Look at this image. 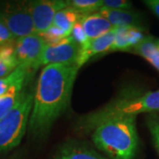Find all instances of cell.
<instances>
[{
	"mask_svg": "<svg viewBox=\"0 0 159 159\" xmlns=\"http://www.w3.org/2000/svg\"><path fill=\"white\" fill-rule=\"evenodd\" d=\"M77 63L44 66L37 80L29 130L34 139H43L66 110L79 71Z\"/></svg>",
	"mask_w": 159,
	"mask_h": 159,
	"instance_id": "6da1fadb",
	"label": "cell"
},
{
	"mask_svg": "<svg viewBox=\"0 0 159 159\" xmlns=\"http://www.w3.org/2000/svg\"><path fill=\"white\" fill-rule=\"evenodd\" d=\"M156 111H159V90L147 93L128 90L105 107L81 118L78 127L81 132L89 133L110 119L136 117L137 114Z\"/></svg>",
	"mask_w": 159,
	"mask_h": 159,
	"instance_id": "7a4b0ae2",
	"label": "cell"
},
{
	"mask_svg": "<svg viewBox=\"0 0 159 159\" xmlns=\"http://www.w3.org/2000/svg\"><path fill=\"white\" fill-rule=\"evenodd\" d=\"M136 117L110 119L94 130L97 148L111 159H134L138 148Z\"/></svg>",
	"mask_w": 159,
	"mask_h": 159,
	"instance_id": "3957f363",
	"label": "cell"
},
{
	"mask_svg": "<svg viewBox=\"0 0 159 159\" xmlns=\"http://www.w3.org/2000/svg\"><path fill=\"white\" fill-rule=\"evenodd\" d=\"M34 93L23 89L17 103L0 120V154L8 152L22 141L29 125Z\"/></svg>",
	"mask_w": 159,
	"mask_h": 159,
	"instance_id": "277c9868",
	"label": "cell"
},
{
	"mask_svg": "<svg viewBox=\"0 0 159 159\" xmlns=\"http://www.w3.org/2000/svg\"><path fill=\"white\" fill-rule=\"evenodd\" d=\"M0 16L15 38L36 34L29 3L9 4L0 11Z\"/></svg>",
	"mask_w": 159,
	"mask_h": 159,
	"instance_id": "5b68a950",
	"label": "cell"
},
{
	"mask_svg": "<svg viewBox=\"0 0 159 159\" xmlns=\"http://www.w3.org/2000/svg\"><path fill=\"white\" fill-rule=\"evenodd\" d=\"M80 52V45L70 35L54 43H47L43 51L36 67L53 64L77 62Z\"/></svg>",
	"mask_w": 159,
	"mask_h": 159,
	"instance_id": "8992f818",
	"label": "cell"
},
{
	"mask_svg": "<svg viewBox=\"0 0 159 159\" xmlns=\"http://www.w3.org/2000/svg\"><path fill=\"white\" fill-rule=\"evenodd\" d=\"M68 6L67 1L36 0L29 2V11L33 18L36 34H41L53 25L57 11Z\"/></svg>",
	"mask_w": 159,
	"mask_h": 159,
	"instance_id": "52a82bcc",
	"label": "cell"
},
{
	"mask_svg": "<svg viewBox=\"0 0 159 159\" xmlns=\"http://www.w3.org/2000/svg\"><path fill=\"white\" fill-rule=\"evenodd\" d=\"M46 45L47 43L38 34L17 38L15 41V53L19 66L29 70L37 68V62Z\"/></svg>",
	"mask_w": 159,
	"mask_h": 159,
	"instance_id": "ba28073f",
	"label": "cell"
},
{
	"mask_svg": "<svg viewBox=\"0 0 159 159\" xmlns=\"http://www.w3.org/2000/svg\"><path fill=\"white\" fill-rule=\"evenodd\" d=\"M116 36V28L97 39L88 40L82 46H80V52L77 59V66L80 68L89 58L102 52L110 51L113 44Z\"/></svg>",
	"mask_w": 159,
	"mask_h": 159,
	"instance_id": "9c48e42d",
	"label": "cell"
},
{
	"mask_svg": "<svg viewBox=\"0 0 159 159\" xmlns=\"http://www.w3.org/2000/svg\"><path fill=\"white\" fill-rule=\"evenodd\" d=\"M88 40L97 39L108 34L115 28L100 12L84 15L80 20Z\"/></svg>",
	"mask_w": 159,
	"mask_h": 159,
	"instance_id": "30bf717a",
	"label": "cell"
},
{
	"mask_svg": "<svg viewBox=\"0 0 159 159\" xmlns=\"http://www.w3.org/2000/svg\"><path fill=\"white\" fill-rule=\"evenodd\" d=\"M145 38L142 29L136 27L116 28V36L110 51H128Z\"/></svg>",
	"mask_w": 159,
	"mask_h": 159,
	"instance_id": "8fae6325",
	"label": "cell"
},
{
	"mask_svg": "<svg viewBox=\"0 0 159 159\" xmlns=\"http://www.w3.org/2000/svg\"><path fill=\"white\" fill-rule=\"evenodd\" d=\"M98 12L106 18L114 28H139L141 24V17L139 14L131 10H111L101 8Z\"/></svg>",
	"mask_w": 159,
	"mask_h": 159,
	"instance_id": "7c38bea8",
	"label": "cell"
},
{
	"mask_svg": "<svg viewBox=\"0 0 159 159\" xmlns=\"http://www.w3.org/2000/svg\"><path fill=\"white\" fill-rule=\"evenodd\" d=\"M53 159H105L92 148L79 143L65 144L58 149Z\"/></svg>",
	"mask_w": 159,
	"mask_h": 159,
	"instance_id": "4fadbf2b",
	"label": "cell"
},
{
	"mask_svg": "<svg viewBox=\"0 0 159 159\" xmlns=\"http://www.w3.org/2000/svg\"><path fill=\"white\" fill-rule=\"evenodd\" d=\"M15 43H9L0 46V78L11 74L19 66Z\"/></svg>",
	"mask_w": 159,
	"mask_h": 159,
	"instance_id": "5bb4252c",
	"label": "cell"
},
{
	"mask_svg": "<svg viewBox=\"0 0 159 159\" xmlns=\"http://www.w3.org/2000/svg\"><path fill=\"white\" fill-rule=\"evenodd\" d=\"M134 50L136 54L147 59L159 71V46L157 44L156 40L145 36V38L137 44Z\"/></svg>",
	"mask_w": 159,
	"mask_h": 159,
	"instance_id": "9a60e30c",
	"label": "cell"
},
{
	"mask_svg": "<svg viewBox=\"0 0 159 159\" xmlns=\"http://www.w3.org/2000/svg\"><path fill=\"white\" fill-rule=\"evenodd\" d=\"M83 16L84 15H81L71 6H67L66 8L57 11L54 18L53 25L70 34L73 27Z\"/></svg>",
	"mask_w": 159,
	"mask_h": 159,
	"instance_id": "2e32d148",
	"label": "cell"
},
{
	"mask_svg": "<svg viewBox=\"0 0 159 159\" xmlns=\"http://www.w3.org/2000/svg\"><path fill=\"white\" fill-rule=\"evenodd\" d=\"M31 70L23 66H18L11 74L0 78V97L6 95L12 87L19 83L27 82Z\"/></svg>",
	"mask_w": 159,
	"mask_h": 159,
	"instance_id": "e0dca14e",
	"label": "cell"
},
{
	"mask_svg": "<svg viewBox=\"0 0 159 159\" xmlns=\"http://www.w3.org/2000/svg\"><path fill=\"white\" fill-rule=\"evenodd\" d=\"M25 84L26 82L19 83L12 87L6 95L0 97V120L6 117L17 103L20 94L25 88Z\"/></svg>",
	"mask_w": 159,
	"mask_h": 159,
	"instance_id": "ac0fdd59",
	"label": "cell"
},
{
	"mask_svg": "<svg viewBox=\"0 0 159 159\" xmlns=\"http://www.w3.org/2000/svg\"><path fill=\"white\" fill-rule=\"evenodd\" d=\"M67 4L81 15H89L102 8V0H70Z\"/></svg>",
	"mask_w": 159,
	"mask_h": 159,
	"instance_id": "d6986e66",
	"label": "cell"
},
{
	"mask_svg": "<svg viewBox=\"0 0 159 159\" xmlns=\"http://www.w3.org/2000/svg\"><path fill=\"white\" fill-rule=\"evenodd\" d=\"M146 124L152 137L154 145L159 153V114L150 113L148 115Z\"/></svg>",
	"mask_w": 159,
	"mask_h": 159,
	"instance_id": "ffe728a7",
	"label": "cell"
},
{
	"mask_svg": "<svg viewBox=\"0 0 159 159\" xmlns=\"http://www.w3.org/2000/svg\"><path fill=\"white\" fill-rule=\"evenodd\" d=\"M40 35L44 39L47 43H57V42H59L61 40L68 37L70 34L64 31L63 29L52 25L50 29L46 30L44 33L41 34Z\"/></svg>",
	"mask_w": 159,
	"mask_h": 159,
	"instance_id": "44dd1931",
	"label": "cell"
},
{
	"mask_svg": "<svg viewBox=\"0 0 159 159\" xmlns=\"http://www.w3.org/2000/svg\"><path fill=\"white\" fill-rule=\"evenodd\" d=\"M132 6L130 1L126 0H102V8L111 10H128Z\"/></svg>",
	"mask_w": 159,
	"mask_h": 159,
	"instance_id": "7402d4cb",
	"label": "cell"
},
{
	"mask_svg": "<svg viewBox=\"0 0 159 159\" xmlns=\"http://www.w3.org/2000/svg\"><path fill=\"white\" fill-rule=\"evenodd\" d=\"M70 36L76 43H78L80 46L83 45L88 41V38H87L85 32H84V29L82 28V25H81V23L80 22V20L73 27L72 31L70 33Z\"/></svg>",
	"mask_w": 159,
	"mask_h": 159,
	"instance_id": "603a6c76",
	"label": "cell"
},
{
	"mask_svg": "<svg viewBox=\"0 0 159 159\" xmlns=\"http://www.w3.org/2000/svg\"><path fill=\"white\" fill-rule=\"evenodd\" d=\"M15 39L14 35L11 34L10 29L6 26L5 21L0 16V46L6 43H12Z\"/></svg>",
	"mask_w": 159,
	"mask_h": 159,
	"instance_id": "cb8c5ba5",
	"label": "cell"
},
{
	"mask_svg": "<svg viewBox=\"0 0 159 159\" xmlns=\"http://www.w3.org/2000/svg\"><path fill=\"white\" fill-rule=\"evenodd\" d=\"M144 3L159 18V0H147V1H144Z\"/></svg>",
	"mask_w": 159,
	"mask_h": 159,
	"instance_id": "d4e9b609",
	"label": "cell"
},
{
	"mask_svg": "<svg viewBox=\"0 0 159 159\" xmlns=\"http://www.w3.org/2000/svg\"><path fill=\"white\" fill-rule=\"evenodd\" d=\"M156 43H157V45L159 46V39L156 40Z\"/></svg>",
	"mask_w": 159,
	"mask_h": 159,
	"instance_id": "484cf974",
	"label": "cell"
}]
</instances>
